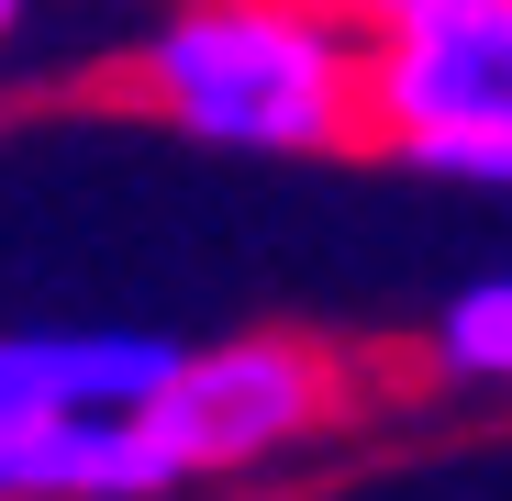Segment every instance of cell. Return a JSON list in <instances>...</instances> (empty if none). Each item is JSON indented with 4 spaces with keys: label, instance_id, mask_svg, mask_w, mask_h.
I'll use <instances>...</instances> for the list:
<instances>
[{
    "label": "cell",
    "instance_id": "4",
    "mask_svg": "<svg viewBox=\"0 0 512 501\" xmlns=\"http://www.w3.org/2000/svg\"><path fill=\"white\" fill-rule=\"evenodd\" d=\"M179 334L156 323H34L0 334V435L56 424V412H145L179 379Z\"/></svg>",
    "mask_w": 512,
    "mask_h": 501
},
{
    "label": "cell",
    "instance_id": "1",
    "mask_svg": "<svg viewBox=\"0 0 512 501\" xmlns=\"http://www.w3.org/2000/svg\"><path fill=\"white\" fill-rule=\"evenodd\" d=\"M368 67L379 34H357L334 0H179L134 45L123 90L223 156H357Z\"/></svg>",
    "mask_w": 512,
    "mask_h": 501
},
{
    "label": "cell",
    "instance_id": "2",
    "mask_svg": "<svg viewBox=\"0 0 512 501\" xmlns=\"http://www.w3.org/2000/svg\"><path fill=\"white\" fill-rule=\"evenodd\" d=\"M368 145L412 179L512 190V0H468V12L379 34Z\"/></svg>",
    "mask_w": 512,
    "mask_h": 501
},
{
    "label": "cell",
    "instance_id": "3",
    "mask_svg": "<svg viewBox=\"0 0 512 501\" xmlns=\"http://www.w3.org/2000/svg\"><path fill=\"white\" fill-rule=\"evenodd\" d=\"M346 401H357V368L323 334H223V346H190L145 412L167 424L190 479H223V468L312 446L323 424H346Z\"/></svg>",
    "mask_w": 512,
    "mask_h": 501
},
{
    "label": "cell",
    "instance_id": "6",
    "mask_svg": "<svg viewBox=\"0 0 512 501\" xmlns=\"http://www.w3.org/2000/svg\"><path fill=\"white\" fill-rule=\"evenodd\" d=\"M357 34H401V23H435V12H468V0H334Z\"/></svg>",
    "mask_w": 512,
    "mask_h": 501
},
{
    "label": "cell",
    "instance_id": "5",
    "mask_svg": "<svg viewBox=\"0 0 512 501\" xmlns=\"http://www.w3.org/2000/svg\"><path fill=\"white\" fill-rule=\"evenodd\" d=\"M423 357H435V379H457V390H512V268L468 279V290L435 312Z\"/></svg>",
    "mask_w": 512,
    "mask_h": 501
},
{
    "label": "cell",
    "instance_id": "7",
    "mask_svg": "<svg viewBox=\"0 0 512 501\" xmlns=\"http://www.w3.org/2000/svg\"><path fill=\"white\" fill-rule=\"evenodd\" d=\"M12 23H23V0H0V45H12Z\"/></svg>",
    "mask_w": 512,
    "mask_h": 501
}]
</instances>
